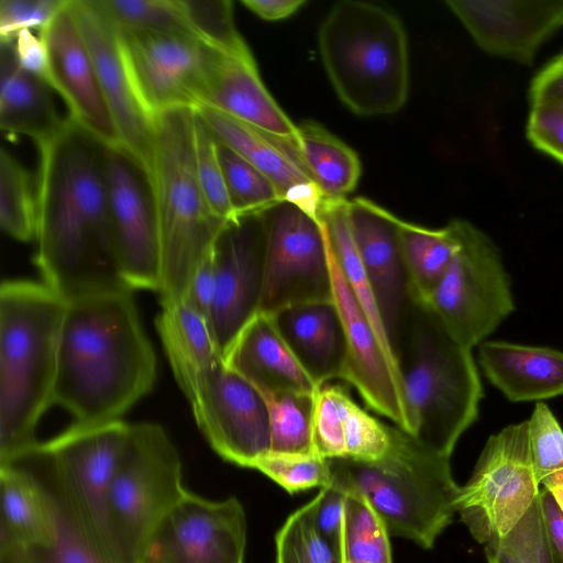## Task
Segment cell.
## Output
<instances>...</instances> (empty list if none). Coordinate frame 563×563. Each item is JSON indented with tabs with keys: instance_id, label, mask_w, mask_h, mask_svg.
Here are the masks:
<instances>
[{
	"instance_id": "1",
	"label": "cell",
	"mask_w": 563,
	"mask_h": 563,
	"mask_svg": "<svg viewBox=\"0 0 563 563\" xmlns=\"http://www.w3.org/2000/svg\"><path fill=\"white\" fill-rule=\"evenodd\" d=\"M36 145L35 263L44 284L65 301L131 289L114 251L106 145L68 117L54 135Z\"/></svg>"
},
{
	"instance_id": "2",
	"label": "cell",
	"mask_w": 563,
	"mask_h": 563,
	"mask_svg": "<svg viewBox=\"0 0 563 563\" xmlns=\"http://www.w3.org/2000/svg\"><path fill=\"white\" fill-rule=\"evenodd\" d=\"M156 377L153 347L131 289L66 301L53 402L78 423L118 420Z\"/></svg>"
},
{
	"instance_id": "3",
	"label": "cell",
	"mask_w": 563,
	"mask_h": 563,
	"mask_svg": "<svg viewBox=\"0 0 563 563\" xmlns=\"http://www.w3.org/2000/svg\"><path fill=\"white\" fill-rule=\"evenodd\" d=\"M66 301L44 283L0 287V465L37 449L38 420L53 402Z\"/></svg>"
},
{
	"instance_id": "4",
	"label": "cell",
	"mask_w": 563,
	"mask_h": 563,
	"mask_svg": "<svg viewBox=\"0 0 563 563\" xmlns=\"http://www.w3.org/2000/svg\"><path fill=\"white\" fill-rule=\"evenodd\" d=\"M412 437L451 456L476 421L483 387L472 349L456 341L424 305L408 300L395 340Z\"/></svg>"
},
{
	"instance_id": "5",
	"label": "cell",
	"mask_w": 563,
	"mask_h": 563,
	"mask_svg": "<svg viewBox=\"0 0 563 563\" xmlns=\"http://www.w3.org/2000/svg\"><path fill=\"white\" fill-rule=\"evenodd\" d=\"M195 108L155 118L150 181L161 246V306L184 300L190 280L227 222L210 208L197 177Z\"/></svg>"
},
{
	"instance_id": "6",
	"label": "cell",
	"mask_w": 563,
	"mask_h": 563,
	"mask_svg": "<svg viewBox=\"0 0 563 563\" xmlns=\"http://www.w3.org/2000/svg\"><path fill=\"white\" fill-rule=\"evenodd\" d=\"M450 457L391 427L387 452L371 462L330 459L332 476L360 492L389 534L433 547L456 512Z\"/></svg>"
},
{
	"instance_id": "7",
	"label": "cell",
	"mask_w": 563,
	"mask_h": 563,
	"mask_svg": "<svg viewBox=\"0 0 563 563\" xmlns=\"http://www.w3.org/2000/svg\"><path fill=\"white\" fill-rule=\"evenodd\" d=\"M320 56L341 101L358 115L391 114L406 103L409 56L400 20L376 4L344 0L320 25Z\"/></svg>"
},
{
	"instance_id": "8",
	"label": "cell",
	"mask_w": 563,
	"mask_h": 563,
	"mask_svg": "<svg viewBox=\"0 0 563 563\" xmlns=\"http://www.w3.org/2000/svg\"><path fill=\"white\" fill-rule=\"evenodd\" d=\"M179 453L157 423L130 424L110 490V530L121 563H142L166 516L183 499Z\"/></svg>"
},
{
	"instance_id": "9",
	"label": "cell",
	"mask_w": 563,
	"mask_h": 563,
	"mask_svg": "<svg viewBox=\"0 0 563 563\" xmlns=\"http://www.w3.org/2000/svg\"><path fill=\"white\" fill-rule=\"evenodd\" d=\"M129 429L130 424L120 419L75 422L55 438L40 443L32 455L48 463L56 497L109 563H121L110 530L109 499Z\"/></svg>"
},
{
	"instance_id": "10",
	"label": "cell",
	"mask_w": 563,
	"mask_h": 563,
	"mask_svg": "<svg viewBox=\"0 0 563 563\" xmlns=\"http://www.w3.org/2000/svg\"><path fill=\"white\" fill-rule=\"evenodd\" d=\"M459 247L427 306L446 331L468 349L482 344L515 310L500 252L482 230L454 219Z\"/></svg>"
},
{
	"instance_id": "11",
	"label": "cell",
	"mask_w": 563,
	"mask_h": 563,
	"mask_svg": "<svg viewBox=\"0 0 563 563\" xmlns=\"http://www.w3.org/2000/svg\"><path fill=\"white\" fill-rule=\"evenodd\" d=\"M540 489L526 420L488 438L470 479L459 489L456 512L485 545L519 522Z\"/></svg>"
},
{
	"instance_id": "12",
	"label": "cell",
	"mask_w": 563,
	"mask_h": 563,
	"mask_svg": "<svg viewBox=\"0 0 563 563\" xmlns=\"http://www.w3.org/2000/svg\"><path fill=\"white\" fill-rule=\"evenodd\" d=\"M265 252L260 311L276 314L290 307L332 301V274L320 221L282 201L263 213Z\"/></svg>"
},
{
	"instance_id": "13",
	"label": "cell",
	"mask_w": 563,
	"mask_h": 563,
	"mask_svg": "<svg viewBox=\"0 0 563 563\" xmlns=\"http://www.w3.org/2000/svg\"><path fill=\"white\" fill-rule=\"evenodd\" d=\"M118 34L134 87L152 115L199 106L217 49L185 32Z\"/></svg>"
},
{
	"instance_id": "14",
	"label": "cell",
	"mask_w": 563,
	"mask_h": 563,
	"mask_svg": "<svg viewBox=\"0 0 563 563\" xmlns=\"http://www.w3.org/2000/svg\"><path fill=\"white\" fill-rule=\"evenodd\" d=\"M104 167L112 238L122 278L132 290L158 291L159 232L150 178L123 147L106 146Z\"/></svg>"
},
{
	"instance_id": "15",
	"label": "cell",
	"mask_w": 563,
	"mask_h": 563,
	"mask_svg": "<svg viewBox=\"0 0 563 563\" xmlns=\"http://www.w3.org/2000/svg\"><path fill=\"white\" fill-rule=\"evenodd\" d=\"M188 401L200 431L223 460L254 468L269 451L266 404L258 390L225 362L206 376Z\"/></svg>"
},
{
	"instance_id": "16",
	"label": "cell",
	"mask_w": 563,
	"mask_h": 563,
	"mask_svg": "<svg viewBox=\"0 0 563 563\" xmlns=\"http://www.w3.org/2000/svg\"><path fill=\"white\" fill-rule=\"evenodd\" d=\"M245 548L239 499L211 500L188 490L153 534L142 563H244Z\"/></svg>"
},
{
	"instance_id": "17",
	"label": "cell",
	"mask_w": 563,
	"mask_h": 563,
	"mask_svg": "<svg viewBox=\"0 0 563 563\" xmlns=\"http://www.w3.org/2000/svg\"><path fill=\"white\" fill-rule=\"evenodd\" d=\"M68 8L92 58L122 147L150 178L156 117L146 109L134 87L118 31L96 0H68Z\"/></svg>"
},
{
	"instance_id": "18",
	"label": "cell",
	"mask_w": 563,
	"mask_h": 563,
	"mask_svg": "<svg viewBox=\"0 0 563 563\" xmlns=\"http://www.w3.org/2000/svg\"><path fill=\"white\" fill-rule=\"evenodd\" d=\"M264 252L263 214L227 222L212 246L216 291L209 322L223 357L260 311Z\"/></svg>"
},
{
	"instance_id": "19",
	"label": "cell",
	"mask_w": 563,
	"mask_h": 563,
	"mask_svg": "<svg viewBox=\"0 0 563 563\" xmlns=\"http://www.w3.org/2000/svg\"><path fill=\"white\" fill-rule=\"evenodd\" d=\"M327 246L333 301L341 317L346 346L342 379L357 389L371 409L390 419L396 427L412 435L413 426L398 361L382 344L344 279L328 241Z\"/></svg>"
},
{
	"instance_id": "20",
	"label": "cell",
	"mask_w": 563,
	"mask_h": 563,
	"mask_svg": "<svg viewBox=\"0 0 563 563\" xmlns=\"http://www.w3.org/2000/svg\"><path fill=\"white\" fill-rule=\"evenodd\" d=\"M38 35L47 54V82L65 101L68 118L103 145L122 147L68 0Z\"/></svg>"
},
{
	"instance_id": "21",
	"label": "cell",
	"mask_w": 563,
	"mask_h": 563,
	"mask_svg": "<svg viewBox=\"0 0 563 563\" xmlns=\"http://www.w3.org/2000/svg\"><path fill=\"white\" fill-rule=\"evenodd\" d=\"M445 4L484 53L527 66L563 27V0H448Z\"/></svg>"
},
{
	"instance_id": "22",
	"label": "cell",
	"mask_w": 563,
	"mask_h": 563,
	"mask_svg": "<svg viewBox=\"0 0 563 563\" xmlns=\"http://www.w3.org/2000/svg\"><path fill=\"white\" fill-rule=\"evenodd\" d=\"M347 216L355 246L394 347L399 321L409 300L397 217L363 197L347 200Z\"/></svg>"
},
{
	"instance_id": "23",
	"label": "cell",
	"mask_w": 563,
	"mask_h": 563,
	"mask_svg": "<svg viewBox=\"0 0 563 563\" xmlns=\"http://www.w3.org/2000/svg\"><path fill=\"white\" fill-rule=\"evenodd\" d=\"M214 137L262 172L284 201L318 219L322 195L296 158L292 141L262 132L207 106L196 108Z\"/></svg>"
},
{
	"instance_id": "24",
	"label": "cell",
	"mask_w": 563,
	"mask_h": 563,
	"mask_svg": "<svg viewBox=\"0 0 563 563\" xmlns=\"http://www.w3.org/2000/svg\"><path fill=\"white\" fill-rule=\"evenodd\" d=\"M199 106L221 111L279 139L295 140L297 136V125L264 86L254 58L218 51Z\"/></svg>"
},
{
	"instance_id": "25",
	"label": "cell",
	"mask_w": 563,
	"mask_h": 563,
	"mask_svg": "<svg viewBox=\"0 0 563 563\" xmlns=\"http://www.w3.org/2000/svg\"><path fill=\"white\" fill-rule=\"evenodd\" d=\"M225 364L260 393H316L318 386L296 358L272 314L257 312L238 334Z\"/></svg>"
},
{
	"instance_id": "26",
	"label": "cell",
	"mask_w": 563,
	"mask_h": 563,
	"mask_svg": "<svg viewBox=\"0 0 563 563\" xmlns=\"http://www.w3.org/2000/svg\"><path fill=\"white\" fill-rule=\"evenodd\" d=\"M478 362L487 379L514 402L563 395V352L545 347L484 341Z\"/></svg>"
},
{
	"instance_id": "27",
	"label": "cell",
	"mask_w": 563,
	"mask_h": 563,
	"mask_svg": "<svg viewBox=\"0 0 563 563\" xmlns=\"http://www.w3.org/2000/svg\"><path fill=\"white\" fill-rule=\"evenodd\" d=\"M273 317L291 352L318 386L342 379L346 346L333 300L290 307Z\"/></svg>"
},
{
	"instance_id": "28",
	"label": "cell",
	"mask_w": 563,
	"mask_h": 563,
	"mask_svg": "<svg viewBox=\"0 0 563 563\" xmlns=\"http://www.w3.org/2000/svg\"><path fill=\"white\" fill-rule=\"evenodd\" d=\"M49 84L21 68L14 44L0 42V128L10 136L25 135L38 144L64 124Z\"/></svg>"
},
{
	"instance_id": "29",
	"label": "cell",
	"mask_w": 563,
	"mask_h": 563,
	"mask_svg": "<svg viewBox=\"0 0 563 563\" xmlns=\"http://www.w3.org/2000/svg\"><path fill=\"white\" fill-rule=\"evenodd\" d=\"M155 323L174 376L190 400L206 376L224 362L209 320L183 300L163 306Z\"/></svg>"
},
{
	"instance_id": "30",
	"label": "cell",
	"mask_w": 563,
	"mask_h": 563,
	"mask_svg": "<svg viewBox=\"0 0 563 563\" xmlns=\"http://www.w3.org/2000/svg\"><path fill=\"white\" fill-rule=\"evenodd\" d=\"M54 520L55 496L16 464L0 465V550L47 545Z\"/></svg>"
},
{
	"instance_id": "31",
	"label": "cell",
	"mask_w": 563,
	"mask_h": 563,
	"mask_svg": "<svg viewBox=\"0 0 563 563\" xmlns=\"http://www.w3.org/2000/svg\"><path fill=\"white\" fill-rule=\"evenodd\" d=\"M292 147L323 201L346 200L357 186L361 176L357 154L322 125L311 121L297 125Z\"/></svg>"
},
{
	"instance_id": "32",
	"label": "cell",
	"mask_w": 563,
	"mask_h": 563,
	"mask_svg": "<svg viewBox=\"0 0 563 563\" xmlns=\"http://www.w3.org/2000/svg\"><path fill=\"white\" fill-rule=\"evenodd\" d=\"M397 230L409 299L426 303L459 247L455 221L440 229H429L397 218Z\"/></svg>"
},
{
	"instance_id": "33",
	"label": "cell",
	"mask_w": 563,
	"mask_h": 563,
	"mask_svg": "<svg viewBox=\"0 0 563 563\" xmlns=\"http://www.w3.org/2000/svg\"><path fill=\"white\" fill-rule=\"evenodd\" d=\"M318 220L323 228L331 252L344 279L368 318L382 344L397 358L352 236L347 216V199L323 201Z\"/></svg>"
},
{
	"instance_id": "34",
	"label": "cell",
	"mask_w": 563,
	"mask_h": 563,
	"mask_svg": "<svg viewBox=\"0 0 563 563\" xmlns=\"http://www.w3.org/2000/svg\"><path fill=\"white\" fill-rule=\"evenodd\" d=\"M317 391L312 394L258 391L268 411L271 452L316 453L312 420Z\"/></svg>"
},
{
	"instance_id": "35",
	"label": "cell",
	"mask_w": 563,
	"mask_h": 563,
	"mask_svg": "<svg viewBox=\"0 0 563 563\" xmlns=\"http://www.w3.org/2000/svg\"><path fill=\"white\" fill-rule=\"evenodd\" d=\"M0 225L15 240L35 239L36 196L30 175L4 147L0 151Z\"/></svg>"
},
{
	"instance_id": "36",
	"label": "cell",
	"mask_w": 563,
	"mask_h": 563,
	"mask_svg": "<svg viewBox=\"0 0 563 563\" xmlns=\"http://www.w3.org/2000/svg\"><path fill=\"white\" fill-rule=\"evenodd\" d=\"M217 144L236 218L263 214L284 201L276 186L262 172L218 140Z\"/></svg>"
},
{
	"instance_id": "37",
	"label": "cell",
	"mask_w": 563,
	"mask_h": 563,
	"mask_svg": "<svg viewBox=\"0 0 563 563\" xmlns=\"http://www.w3.org/2000/svg\"><path fill=\"white\" fill-rule=\"evenodd\" d=\"M318 497L294 511L275 537V563H343L316 522Z\"/></svg>"
},
{
	"instance_id": "38",
	"label": "cell",
	"mask_w": 563,
	"mask_h": 563,
	"mask_svg": "<svg viewBox=\"0 0 563 563\" xmlns=\"http://www.w3.org/2000/svg\"><path fill=\"white\" fill-rule=\"evenodd\" d=\"M484 549L488 563H563L548 537L539 496L506 536Z\"/></svg>"
},
{
	"instance_id": "39",
	"label": "cell",
	"mask_w": 563,
	"mask_h": 563,
	"mask_svg": "<svg viewBox=\"0 0 563 563\" xmlns=\"http://www.w3.org/2000/svg\"><path fill=\"white\" fill-rule=\"evenodd\" d=\"M188 30L206 45L241 58L253 59L239 33L230 0H179Z\"/></svg>"
},
{
	"instance_id": "40",
	"label": "cell",
	"mask_w": 563,
	"mask_h": 563,
	"mask_svg": "<svg viewBox=\"0 0 563 563\" xmlns=\"http://www.w3.org/2000/svg\"><path fill=\"white\" fill-rule=\"evenodd\" d=\"M96 1L115 29L120 32L190 33L179 4V0Z\"/></svg>"
},
{
	"instance_id": "41",
	"label": "cell",
	"mask_w": 563,
	"mask_h": 563,
	"mask_svg": "<svg viewBox=\"0 0 563 563\" xmlns=\"http://www.w3.org/2000/svg\"><path fill=\"white\" fill-rule=\"evenodd\" d=\"M339 431L345 446V459L371 462L380 459L391 441V427L383 423L339 387Z\"/></svg>"
},
{
	"instance_id": "42",
	"label": "cell",
	"mask_w": 563,
	"mask_h": 563,
	"mask_svg": "<svg viewBox=\"0 0 563 563\" xmlns=\"http://www.w3.org/2000/svg\"><path fill=\"white\" fill-rule=\"evenodd\" d=\"M534 472L540 486H563V429L543 402H537L527 420Z\"/></svg>"
},
{
	"instance_id": "43",
	"label": "cell",
	"mask_w": 563,
	"mask_h": 563,
	"mask_svg": "<svg viewBox=\"0 0 563 563\" xmlns=\"http://www.w3.org/2000/svg\"><path fill=\"white\" fill-rule=\"evenodd\" d=\"M19 563H109L86 539L55 496V520L45 547L14 549Z\"/></svg>"
},
{
	"instance_id": "44",
	"label": "cell",
	"mask_w": 563,
	"mask_h": 563,
	"mask_svg": "<svg viewBox=\"0 0 563 563\" xmlns=\"http://www.w3.org/2000/svg\"><path fill=\"white\" fill-rule=\"evenodd\" d=\"M289 494L324 487L332 478L330 459L317 453H277L268 451L254 465Z\"/></svg>"
},
{
	"instance_id": "45",
	"label": "cell",
	"mask_w": 563,
	"mask_h": 563,
	"mask_svg": "<svg viewBox=\"0 0 563 563\" xmlns=\"http://www.w3.org/2000/svg\"><path fill=\"white\" fill-rule=\"evenodd\" d=\"M195 161L199 184L213 212L225 221L238 219L233 210L218 154L217 139L195 109Z\"/></svg>"
},
{
	"instance_id": "46",
	"label": "cell",
	"mask_w": 563,
	"mask_h": 563,
	"mask_svg": "<svg viewBox=\"0 0 563 563\" xmlns=\"http://www.w3.org/2000/svg\"><path fill=\"white\" fill-rule=\"evenodd\" d=\"M526 135L534 148L563 164V96L530 101Z\"/></svg>"
},
{
	"instance_id": "47",
	"label": "cell",
	"mask_w": 563,
	"mask_h": 563,
	"mask_svg": "<svg viewBox=\"0 0 563 563\" xmlns=\"http://www.w3.org/2000/svg\"><path fill=\"white\" fill-rule=\"evenodd\" d=\"M65 0H1L0 42H12L22 30L38 32L52 20Z\"/></svg>"
},
{
	"instance_id": "48",
	"label": "cell",
	"mask_w": 563,
	"mask_h": 563,
	"mask_svg": "<svg viewBox=\"0 0 563 563\" xmlns=\"http://www.w3.org/2000/svg\"><path fill=\"white\" fill-rule=\"evenodd\" d=\"M317 497L316 522L318 529L342 560L345 490L334 478H331V482L320 489Z\"/></svg>"
},
{
	"instance_id": "49",
	"label": "cell",
	"mask_w": 563,
	"mask_h": 563,
	"mask_svg": "<svg viewBox=\"0 0 563 563\" xmlns=\"http://www.w3.org/2000/svg\"><path fill=\"white\" fill-rule=\"evenodd\" d=\"M214 291L216 273L210 252L195 272L184 301L209 320Z\"/></svg>"
},
{
	"instance_id": "50",
	"label": "cell",
	"mask_w": 563,
	"mask_h": 563,
	"mask_svg": "<svg viewBox=\"0 0 563 563\" xmlns=\"http://www.w3.org/2000/svg\"><path fill=\"white\" fill-rule=\"evenodd\" d=\"M13 44L21 68L47 81V54L40 35H34L31 30H22Z\"/></svg>"
},
{
	"instance_id": "51",
	"label": "cell",
	"mask_w": 563,
	"mask_h": 563,
	"mask_svg": "<svg viewBox=\"0 0 563 563\" xmlns=\"http://www.w3.org/2000/svg\"><path fill=\"white\" fill-rule=\"evenodd\" d=\"M547 96H563V53L549 60L530 82V101Z\"/></svg>"
},
{
	"instance_id": "52",
	"label": "cell",
	"mask_w": 563,
	"mask_h": 563,
	"mask_svg": "<svg viewBox=\"0 0 563 563\" xmlns=\"http://www.w3.org/2000/svg\"><path fill=\"white\" fill-rule=\"evenodd\" d=\"M539 503L548 537L563 561V511L550 490L540 489Z\"/></svg>"
},
{
	"instance_id": "53",
	"label": "cell",
	"mask_w": 563,
	"mask_h": 563,
	"mask_svg": "<svg viewBox=\"0 0 563 563\" xmlns=\"http://www.w3.org/2000/svg\"><path fill=\"white\" fill-rule=\"evenodd\" d=\"M305 0H243L242 4L261 19L278 21L294 14Z\"/></svg>"
},
{
	"instance_id": "54",
	"label": "cell",
	"mask_w": 563,
	"mask_h": 563,
	"mask_svg": "<svg viewBox=\"0 0 563 563\" xmlns=\"http://www.w3.org/2000/svg\"><path fill=\"white\" fill-rule=\"evenodd\" d=\"M0 563H19L13 549L0 551Z\"/></svg>"
},
{
	"instance_id": "55",
	"label": "cell",
	"mask_w": 563,
	"mask_h": 563,
	"mask_svg": "<svg viewBox=\"0 0 563 563\" xmlns=\"http://www.w3.org/2000/svg\"><path fill=\"white\" fill-rule=\"evenodd\" d=\"M550 492L553 495L554 499L556 500L559 507L563 511V486L553 487L552 489H550Z\"/></svg>"
},
{
	"instance_id": "56",
	"label": "cell",
	"mask_w": 563,
	"mask_h": 563,
	"mask_svg": "<svg viewBox=\"0 0 563 563\" xmlns=\"http://www.w3.org/2000/svg\"><path fill=\"white\" fill-rule=\"evenodd\" d=\"M345 563H367V562L350 561V562H345Z\"/></svg>"
}]
</instances>
